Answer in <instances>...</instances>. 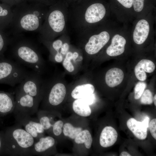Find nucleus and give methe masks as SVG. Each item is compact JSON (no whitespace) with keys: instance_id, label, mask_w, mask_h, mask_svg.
<instances>
[{"instance_id":"nucleus-1","label":"nucleus","mask_w":156,"mask_h":156,"mask_svg":"<svg viewBox=\"0 0 156 156\" xmlns=\"http://www.w3.org/2000/svg\"><path fill=\"white\" fill-rule=\"evenodd\" d=\"M9 47L14 60L42 75L45 72L46 64L36 44L21 34L10 37Z\"/></svg>"},{"instance_id":"nucleus-2","label":"nucleus","mask_w":156,"mask_h":156,"mask_svg":"<svg viewBox=\"0 0 156 156\" xmlns=\"http://www.w3.org/2000/svg\"><path fill=\"white\" fill-rule=\"evenodd\" d=\"M48 10L40 5H21L12 10L13 18L9 28L12 35L23 32L39 31Z\"/></svg>"},{"instance_id":"nucleus-3","label":"nucleus","mask_w":156,"mask_h":156,"mask_svg":"<svg viewBox=\"0 0 156 156\" xmlns=\"http://www.w3.org/2000/svg\"><path fill=\"white\" fill-rule=\"evenodd\" d=\"M4 153L12 156H31L35 139L20 125L8 128L3 133Z\"/></svg>"},{"instance_id":"nucleus-4","label":"nucleus","mask_w":156,"mask_h":156,"mask_svg":"<svg viewBox=\"0 0 156 156\" xmlns=\"http://www.w3.org/2000/svg\"><path fill=\"white\" fill-rule=\"evenodd\" d=\"M106 14L105 6L100 3H94L86 7H78L68 10V23L78 34L101 21Z\"/></svg>"},{"instance_id":"nucleus-5","label":"nucleus","mask_w":156,"mask_h":156,"mask_svg":"<svg viewBox=\"0 0 156 156\" xmlns=\"http://www.w3.org/2000/svg\"><path fill=\"white\" fill-rule=\"evenodd\" d=\"M68 14L66 8L53 6L50 8L39 31V40L52 41L67 32Z\"/></svg>"},{"instance_id":"nucleus-6","label":"nucleus","mask_w":156,"mask_h":156,"mask_svg":"<svg viewBox=\"0 0 156 156\" xmlns=\"http://www.w3.org/2000/svg\"><path fill=\"white\" fill-rule=\"evenodd\" d=\"M66 86L56 75L44 80L41 101L42 110H52L62 103L66 94Z\"/></svg>"},{"instance_id":"nucleus-7","label":"nucleus","mask_w":156,"mask_h":156,"mask_svg":"<svg viewBox=\"0 0 156 156\" xmlns=\"http://www.w3.org/2000/svg\"><path fill=\"white\" fill-rule=\"evenodd\" d=\"M30 72L14 60L5 57L0 58V83L14 87L21 83Z\"/></svg>"},{"instance_id":"nucleus-8","label":"nucleus","mask_w":156,"mask_h":156,"mask_svg":"<svg viewBox=\"0 0 156 156\" xmlns=\"http://www.w3.org/2000/svg\"><path fill=\"white\" fill-rule=\"evenodd\" d=\"M77 34L79 40L78 47L82 50L84 57L98 53L110 38L109 33L105 31L92 33L87 29Z\"/></svg>"},{"instance_id":"nucleus-9","label":"nucleus","mask_w":156,"mask_h":156,"mask_svg":"<svg viewBox=\"0 0 156 156\" xmlns=\"http://www.w3.org/2000/svg\"><path fill=\"white\" fill-rule=\"evenodd\" d=\"M44 82L42 75L32 70L18 84L15 91L29 95L40 103Z\"/></svg>"},{"instance_id":"nucleus-10","label":"nucleus","mask_w":156,"mask_h":156,"mask_svg":"<svg viewBox=\"0 0 156 156\" xmlns=\"http://www.w3.org/2000/svg\"><path fill=\"white\" fill-rule=\"evenodd\" d=\"M16 124L24 127L28 133L37 140L42 136L44 130L37 118L33 117L25 113L14 112Z\"/></svg>"},{"instance_id":"nucleus-11","label":"nucleus","mask_w":156,"mask_h":156,"mask_svg":"<svg viewBox=\"0 0 156 156\" xmlns=\"http://www.w3.org/2000/svg\"><path fill=\"white\" fill-rule=\"evenodd\" d=\"M14 93L15 106L13 112H24L31 116L37 113L40 102L27 94L15 91Z\"/></svg>"},{"instance_id":"nucleus-12","label":"nucleus","mask_w":156,"mask_h":156,"mask_svg":"<svg viewBox=\"0 0 156 156\" xmlns=\"http://www.w3.org/2000/svg\"><path fill=\"white\" fill-rule=\"evenodd\" d=\"M54 138L51 136L40 138L35 142L32 147L31 156L39 155L49 154L55 144Z\"/></svg>"},{"instance_id":"nucleus-13","label":"nucleus","mask_w":156,"mask_h":156,"mask_svg":"<svg viewBox=\"0 0 156 156\" xmlns=\"http://www.w3.org/2000/svg\"><path fill=\"white\" fill-rule=\"evenodd\" d=\"M15 106L13 94L0 90V115L3 116L13 113Z\"/></svg>"},{"instance_id":"nucleus-14","label":"nucleus","mask_w":156,"mask_h":156,"mask_svg":"<svg viewBox=\"0 0 156 156\" xmlns=\"http://www.w3.org/2000/svg\"><path fill=\"white\" fill-rule=\"evenodd\" d=\"M149 30L150 26L148 22L144 19L140 20L137 23L133 31L134 42L138 44L143 43L148 37Z\"/></svg>"},{"instance_id":"nucleus-15","label":"nucleus","mask_w":156,"mask_h":156,"mask_svg":"<svg viewBox=\"0 0 156 156\" xmlns=\"http://www.w3.org/2000/svg\"><path fill=\"white\" fill-rule=\"evenodd\" d=\"M155 68V65L151 61L142 59L137 64L134 68V73L136 78L139 80L143 81L146 79V72L151 73Z\"/></svg>"},{"instance_id":"nucleus-16","label":"nucleus","mask_w":156,"mask_h":156,"mask_svg":"<svg viewBox=\"0 0 156 156\" xmlns=\"http://www.w3.org/2000/svg\"><path fill=\"white\" fill-rule=\"evenodd\" d=\"M126 41L125 38L118 34L112 38L111 44L107 48L106 52L108 55L116 56L124 52Z\"/></svg>"},{"instance_id":"nucleus-17","label":"nucleus","mask_w":156,"mask_h":156,"mask_svg":"<svg viewBox=\"0 0 156 156\" xmlns=\"http://www.w3.org/2000/svg\"><path fill=\"white\" fill-rule=\"evenodd\" d=\"M117 138L118 133L116 130L111 126H106L101 133L99 139L100 144L104 148L110 147L116 142Z\"/></svg>"},{"instance_id":"nucleus-18","label":"nucleus","mask_w":156,"mask_h":156,"mask_svg":"<svg viewBox=\"0 0 156 156\" xmlns=\"http://www.w3.org/2000/svg\"><path fill=\"white\" fill-rule=\"evenodd\" d=\"M128 128L138 139H145L147 136V128L142 122L138 121L135 119L131 118L127 122Z\"/></svg>"},{"instance_id":"nucleus-19","label":"nucleus","mask_w":156,"mask_h":156,"mask_svg":"<svg viewBox=\"0 0 156 156\" xmlns=\"http://www.w3.org/2000/svg\"><path fill=\"white\" fill-rule=\"evenodd\" d=\"M124 77L123 71L121 69L114 68L108 70L105 75L106 84L110 87H114L120 84Z\"/></svg>"},{"instance_id":"nucleus-20","label":"nucleus","mask_w":156,"mask_h":156,"mask_svg":"<svg viewBox=\"0 0 156 156\" xmlns=\"http://www.w3.org/2000/svg\"><path fill=\"white\" fill-rule=\"evenodd\" d=\"M13 13L8 5L0 4V30L9 28L12 21Z\"/></svg>"},{"instance_id":"nucleus-21","label":"nucleus","mask_w":156,"mask_h":156,"mask_svg":"<svg viewBox=\"0 0 156 156\" xmlns=\"http://www.w3.org/2000/svg\"><path fill=\"white\" fill-rule=\"evenodd\" d=\"M94 90L93 85L84 83L77 85L73 90L71 94L75 99H82L93 94Z\"/></svg>"},{"instance_id":"nucleus-22","label":"nucleus","mask_w":156,"mask_h":156,"mask_svg":"<svg viewBox=\"0 0 156 156\" xmlns=\"http://www.w3.org/2000/svg\"><path fill=\"white\" fill-rule=\"evenodd\" d=\"M90 105L83 99H76L73 103L74 112L82 116L87 117L90 115L91 110Z\"/></svg>"},{"instance_id":"nucleus-23","label":"nucleus","mask_w":156,"mask_h":156,"mask_svg":"<svg viewBox=\"0 0 156 156\" xmlns=\"http://www.w3.org/2000/svg\"><path fill=\"white\" fill-rule=\"evenodd\" d=\"M71 46L70 43L69 36L67 34L59 51L53 56L49 57V60L54 62L60 63L62 62L65 56L69 51Z\"/></svg>"},{"instance_id":"nucleus-24","label":"nucleus","mask_w":156,"mask_h":156,"mask_svg":"<svg viewBox=\"0 0 156 156\" xmlns=\"http://www.w3.org/2000/svg\"><path fill=\"white\" fill-rule=\"evenodd\" d=\"M75 142L78 144L84 143L86 147L90 148L92 142V135L87 130H82L74 139Z\"/></svg>"},{"instance_id":"nucleus-25","label":"nucleus","mask_w":156,"mask_h":156,"mask_svg":"<svg viewBox=\"0 0 156 156\" xmlns=\"http://www.w3.org/2000/svg\"><path fill=\"white\" fill-rule=\"evenodd\" d=\"M77 47L72 45L69 51L65 56L62 62L64 68L69 73H73L76 69L71 60Z\"/></svg>"},{"instance_id":"nucleus-26","label":"nucleus","mask_w":156,"mask_h":156,"mask_svg":"<svg viewBox=\"0 0 156 156\" xmlns=\"http://www.w3.org/2000/svg\"><path fill=\"white\" fill-rule=\"evenodd\" d=\"M36 114L37 118L44 130H50L53 125L52 123V117L46 115L44 110H38Z\"/></svg>"},{"instance_id":"nucleus-27","label":"nucleus","mask_w":156,"mask_h":156,"mask_svg":"<svg viewBox=\"0 0 156 156\" xmlns=\"http://www.w3.org/2000/svg\"><path fill=\"white\" fill-rule=\"evenodd\" d=\"M63 132L64 135L72 139H74L77 135L82 130L80 127H76L69 123L64 125Z\"/></svg>"},{"instance_id":"nucleus-28","label":"nucleus","mask_w":156,"mask_h":156,"mask_svg":"<svg viewBox=\"0 0 156 156\" xmlns=\"http://www.w3.org/2000/svg\"><path fill=\"white\" fill-rule=\"evenodd\" d=\"M10 42V37L4 31L0 30V58L4 57V53Z\"/></svg>"},{"instance_id":"nucleus-29","label":"nucleus","mask_w":156,"mask_h":156,"mask_svg":"<svg viewBox=\"0 0 156 156\" xmlns=\"http://www.w3.org/2000/svg\"><path fill=\"white\" fill-rule=\"evenodd\" d=\"M141 97L140 101L142 104L144 105H151L153 103V95L149 90L147 89L145 90Z\"/></svg>"},{"instance_id":"nucleus-30","label":"nucleus","mask_w":156,"mask_h":156,"mask_svg":"<svg viewBox=\"0 0 156 156\" xmlns=\"http://www.w3.org/2000/svg\"><path fill=\"white\" fill-rule=\"evenodd\" d=\"M146 86L144 82H139L136 85L134 88V98L138 99L140 97Z\"/></svg>"},{"instance_id":"nucleus-31","label":"nucleus","mask_w":156,"mask_h":156,"mask_svg":"<svg viewBox=\"0 0 156 156\" xmlns=\"http://www.w3.org/2000/svg\"><path fill=\"white\" fill-rule=\"evenodd\" d=\"M63 125L64 123L61 120L54 122L51 129L53 133L55 136H59L61 134Z\"/></svg>"},{"instance_id":"nucleus-32","label":"nucleus","mask_w":156,"mask_h":156,"mask_svg":"<svg viewBox=\"0 0 156 156\" xmlns=\"http://www.w3.org/2000/svg\"><path fill=\"white\" fill-rule=\"evenodd\" d=\"M144 0H133L134 10L137 12L141 11L144 7Z\"/></svg>"},{"instance_id":"nucleus-33","label":"nucleus","mask_w":156,"mask_h":156,"mask_svg":"<svg viewBox=\"0 0 156 156\" xmlns=\"http://www.w3.org/2000/svg\"><path fill=\"white\" fill-rule=\"evenodd\" d=\"M150 133L153 137L156 139V119L154 118L150 122L149 125Z\"/></svg>"},{"instance_id":"nucleus-34","label":"nucleus","mask_w":156,"mask_h":156,"mask_svg":"<svg viewBox=\"0 0 156 156\" xmlns=\"http://www.w3.org/2000/svg\"><path fill=\"white\" fill-rule=\"evenodd\" d=\"M124 7L131 8L133 5V0H117Z\"/></svg>"},{"instance_id":"nucleus-35","label":"nucleus","mask_w":156,"mask_h":156,"mask_svg":"<svg viewBox=\"0 0 156 156\" xmlns=\"http://www.w3.org/2000/svg\"><path fill=\"white\" fill-rule=\"evenodd\" d=\"M4 154L3 133L0 134V154Z\"/></svg>"},{"instance_id":"nucleus-36","label":"nucleus","mask_w":156,"mask_h":156,"mask_svg":"<svg viewBox=\"0 0 156 156\" xmlns=\"http://www.w3.org/2000/svg\"><path fill=\"white\" fill-rule=\"evenodd\" d=\"M149 118L148 117L146 116L142 122L147 128L149 126Z\"/></svg>"},{"instance_id":"nucleus-37","label":"nucleus","mask_w":156,"mask_h":156,"mask_svg":"<svg viewBox=\"0 0 156 156\" xmlns=\"http://www.w3.org/2000/svg\"><path fill=\"white\" fill-rule=\"evenodd\" d=\"M120 156H130L131 155L127 152L123 151L120 154Z\"/></svg>"},{"instance_id":"nucleus-38","label":"nucleus","mask_w":156,"mask_h":156,"mask_svg":"<svg viewBox=\"0 0 156 156\" xmlns=\"http://www.w3.org/2000/svg\"><path fill=\"white\" fill-rule=\"evenodd\" d=\"M3 2H5V3L8 4V0H1ZM8 4H11V0H9Z\"/></svg>"},{"instance_id":"nucleus-39","label":"nucleus","mask_w":156,"mask_h":156,"mask_svg":"<svg viewBox=\"0 0 156 156\" xmlns=\"http://www.w3.org/2000/svg\"><path fill=\"white\" fill-rule=\"evenodd\" d=\"M156 95L155 94L154 97L153 98V100L154 101V105L155 106H156Z\"/></svg>"}]
</instances>
